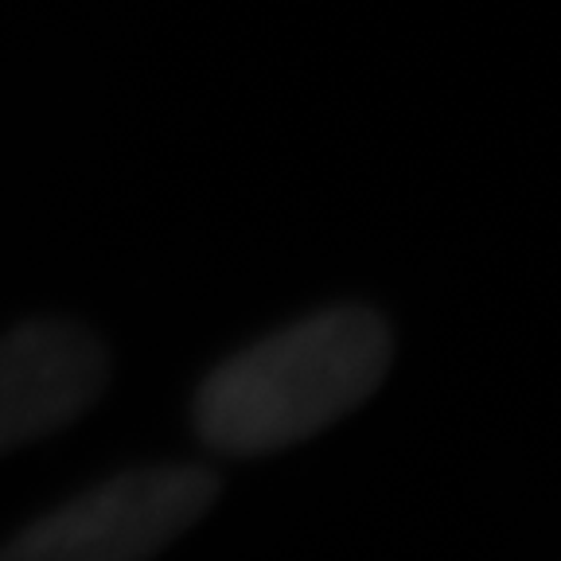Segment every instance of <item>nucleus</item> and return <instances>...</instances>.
<instances>
[{
    "mask_svg": "<svg viewBox=\"0 0 561 561\" xmlns=\"http://www.w3.org/2000/svg\"><path fill=\"white\" fill-rule=\"evenodd\" d=\"M394 359V335L370 308L312 312L250 343L195 390L192 421L222 456H265L300 445L359 410Z\"/></svg>",
    "mask_w": 561,
    "mask_h": 561,
    "instance_id": "1",
    "label": "nucleus"
},
{
    "mask_svg": "<svg viewBox=\"0 0 561 561\" xmlns=\"http://www.w3.org/2000/svg\"><path fill=\"white\" fill-rule=\"evenodd\" d=\"M219 500L199 465H149L82 491L0 546V561H152Z\"/></svg>",
    "mask_w": 561,
    "mask_h": 561,
    "instance_id": "2",
    "label": "nucleus"
},
{
    "mask_svg": "<svg viewBox=\"0 0 561 561\" xmlns=\"http://www.w3.org/2000/svg\"><path fill=\"white\" fill-rule=\"evenodd\" d=\"M110 359L70 320H24L0 335V453L44 440L98 402Z\"/></svg>",
    "mask_w": 561,
    "mask_h": 561,
    "instance_id": "3",
    "label": "nucleus"
}]
</instances>
